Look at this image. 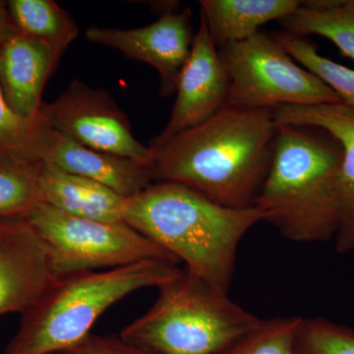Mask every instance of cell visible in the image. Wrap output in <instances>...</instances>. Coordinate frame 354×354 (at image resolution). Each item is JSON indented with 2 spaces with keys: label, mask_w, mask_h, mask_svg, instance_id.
<instances>
[{
  "label": "cell",
  "mask_w": 354,
  "mask_h": 354,
  "mask_svg": "<svg viewBox=\"0 0 354 354\" xmlns=\"http://www.w3.org/2000/svg\"><path fill=\"white\" fill-rule=\"evenodd\" d=\"M39 125L37 118H26L7 104L0 87V153L37 162L35 158Z\"/></svg>",
  "instance_id": "obj_23"
},
{
  "label": "cell",
  "mask_w": 354,
  "mask_h": 354,
  "mask_svg": "<svg viewBox=\"0 0 354 354\" xmlns=\"http://www.w3.org/2000/svg\"><path fill=\"white\" fill-rule=\"evenodd\" d=\"M218 53L230 79L225 108L254 111L342 104L332 88L298 64L274 36L258 32L225 44Z\"/></svg>",
  "instance_id": "obj_6"
},
{
  "label": "cell",
  "mask_w": 354,
  "mask_h": 354,
  "mask_svg": "<svg viewBox=\"0 0 354 354\" xmlns=\"http://www.w3.org/2000/svg\"><path fill=\"white\" fill-rule=\"evenodd\" d=\"M298 64L313 73L339 95L342 104L354 111V70L320 55L312 41L288 32L274 35Z\"/></svg>",
  "instance_id": "obj_20"
},
{
  "label": "cell",
  "mask_w": 354,
  "mask_h": 354,
  "mask_svg": "<svg viewBox=\"0 0 354 354\" xmlns=\"http://www.w3.org/2000/svg\"><path fill=\"white\" fill-rule=\"evenodd\" d=\"M55 277L46 246L26 218L0 220V316L24 314Z\"/></svg>",
  "instance_id": "obj_11"
},
{
  "label": "cell",
  "mask_w": 354,
  "mask_h": 354,
  "mask_svg": "<svg viewBox=\"0 0 354 354\" xmlns=\"http://www.w3.org/2000/svg\"><path fill=\"white\" fill-rule=\"evenodd\" d=\"M43 241L57 276L123 267L147 260L178 261L125 223L68 215L39 203L26 216Z\"/></svg>",
  "instance_id": "obj_7"
},
{
  "label": "cell",
  "mask_w": 354,
  "mask_h": 354,
  "mask_svg": "<svg viewBox=\"0 0 354 354\" xmlns=\"http://www.w3.org/2000/svg\"><path fill=\"white\" fill-rule=\"evenodd\" d=\"M302 321L299 317L263 320L220 354H295Z\"/></svg>",
  "instance_id": "obj_21"
},
{
  "label": "cell",
  "mask_w": 354,
  "mask_h": 354,
  "mask_svg": "<svg viewBox=\"0 0 354 354\" xmlns=\"http://www.w3.org/2000/svg\"><path fill=\"white\" fill-rule=\"evenodd\" d=\"M180 272L169 261L147 260L104 272L57 276L22 314L6 354H57L73 348L114 304L135 291L160 288Z\"/></svg>",
  "instance_id": "obj_4"
},
{
  "label": "cell",
  "mask_w": 354,
  "mask_h": 354,
  "mask_svg": "<svg viewBox=\"0 0 354 354\" xmlns=\"http://www.w3.org/2000/svg\"><path fill=\"white\" fill-rule=\"evenodd\" d=\"M295 354H354V330L325 319H304Z\"/></svg>",
  "instance_id": "obj_22"
},
{
  "label": "cell",
  "mask_w": 354,
  "mask_h": 354,
  "mask_svg": "<svg viewBox=\"0 0 354 354\" xmlns=\"http://www.w3.org/2000/svg\"><path fill=\"white\" fill-rule=\"evenodd\" d=\"M346 3H348V6L353 7L354 8V0H346Z\"/></svg>",
  "instance_id": "obj_26"
},
{
  "label": "cell",
  "mask_w": 354,
  "mask_h": 354,
  "mask_svg": "<svg viewBox=\"0 0 354 354\" xmlns=\"http://www.w3.org/2000/svg\"><path fill=\"white\" fill-rule=\"evenodd\" d=\"M286 32L295 36L316 35L329 39L354 62V8L346 0H313L285 18Z\"/></svg>",
  "instance_id": "obj_17"
},
{
  "label": "cell",
  "mask_w": 354,
  "mask_h": 354,
  "mask_svg": "<svg viewBox=\"0 0 354 354\" xmlns=\"http://www.w3.org/2000/svg\"><path fill=\"white\" fill-rule=\"evenodd\" d=\"M41 202L39 162L0 153V220L26 218Z\"/></svg>",
  "instance_id": "obj_19"
},
{
  "label": "cell",
  "mask_w": 354,
  "mask_h": 354,
  "mask_svg": "<svg viewBox=\"0 0 354 354\" xmlns=\"http://www.w3.org/2000/svg\"><path fill=\"white\" fill-rule=\"evenodd\" d=\"M39 115L81 145L152 167L150 147L135 138L127 116L102 88L73 81L55 102H43Z\"/></svg>",
  "instance_id": "obj_8"
},
{
  "label": "cell",
  "mask_w": 354,
  "mask_h": 354,
  "mask_svg": "<svg viewBox=\"0 0 354 354\" xmlns=\"http://www.w3.org/2000/svg\"><path fill=\"white\" fill-rule=\"evenodd\" d=\"M278 128L272 109H221L196 127L152 140L153 181L183 184L228 208H251L271 167Z\"/></svg>",
  "instance_id": "obj_1"
},
{
  "label": "cell",
  "mask_w": 354,
  "mask_h": 354,
  "mask_svg": "<svg viewBox=\"0 0 354 354\" xmlns=\"http://www.w3.org/2000/svg\"><path fill=\"white\" fill-rule=\"evenodd\" d=\"M230 79L218 48L201 16L192 50L176 87V100L158 140L171 138L211 120L227 104Z\"/></svg>",
  "instance_id": "obj_10"
},
{
  "label": "cell",
  "mask_w": 354,
  "mask_h": 354,
  "mask_svg": "<svg viewBox=\"0 0 354 354\" xmlns=\"http://www.w3.org/2000/svg\"><path fill=\"white\" fill-rule=\"evenodd\" d=\"M35 158L59 171L104 184L125 198L138 194L153 183L149 165L81 145L51 129L41 118Z\"/></svg>",
  "instance_id": "obj_12"
},
{
  "label": "cell",
  "mask_w": 354,
  "mask_h": 354,
  "mask_svg": "<svg viewBox=\"0 0 354 354\" xmlns=\"http://www.w3.org/2000/svg\"><path fill=\"white\" fill-rule=\"evenodd\" d=\"M201 16L216 48L257 34L261 26L283 20L301 6L297 0H202Z\"/></svg>",
  "instance_id": "obj_16"
},
{
  "label": "cell",
  "mask_w": 354,
  "mask_h": 354,
  "mask_svg": "<svg viewBox=\"0 0 354 354\" xmlns=\"http://www.w3.org/2000/svg\"><path fill=\"white\" fill-rule=\"evenodd\" d=\"M158 290L153 306L120 335L153 354H220L263 321L185 270Z\"/></svg>",
  "instance_id": "obj_5"
},
{
  "label": "cell",
  "mask_w": 354,
  "mask_h": 354,
  "mask_svg": "<svg viewBox=\"0 0 354 354\" xmlns=\"http://www.w3.org/2000/svg\"><path fill=\"white\" fill-rule=\"evenodd\" d=\"M342 162L341 144L322 128L279 125L271 167L254 206L288 241L334 239Z\"/></svg>",
  "instance_id": "obj_3"
},
{
  "label": "cell",
  "mask_w": 354,
  "mask_h": 354,
  "mask_svg": "<svg viewBox=\"0 0 354 354\" xmlns=\"http://www.w3.org/2000/svg\"><path fill=\"white\" fill-rule=\"evenodd\" d=\"M18 32L9 15L7 2L0 0V44Z\"/></svg>",
  "instance_id": "obj_25"
},
{
  "label": "cell",
  "mask_w": 354,
  "mask_h": 354,
  "mask_svg": "<svg viewBox=\"0 0 354 354\" xmlns=\"http://www.w3.org/2000/svg\"><path fill=\"white\" fill-rule=\"evenodd\" d=\"M9 15L21 34L38 39L62 57L78 36L79 28L66 10L51 0H10Z\"/></svg>",
  "instance_id": "obj_18"
},
{
  "label": "cell",
  "mask_w": 354,
  "mask_h": 354,
  "mask_svg": "<svg viewBox=\"0 0 354 354\" xmlns=\"http://www.w3.org/2000/svg\"><path fill=\"white\" fill-rule=\"evenodd\" d=\"M278 125L322 128L339 142L342 162L339 179L337 252L354 251V111L344 104L281 106L272 109Z\"/></svg>",
  "instance_id": "obj_13"
},
{
  "label": "cell",
  "mask_w": 354,
  "mask_h": 354,
  "mask_svg": "<svg viewBox=\"0 0 354 354\" xmlns=\"http://www.w3.org/2000/svg\"><path fill=\"white\" fill-rule=\"evenodd\" d=\"M57 354H153L121 339L120 335L91 333L73 348Z\"/></svg>",
  "instance_id": "obj_24"
},
{
  "label": "cell",
  "mask_w": 354,
  "mask_h": 354,
  "mask_svg": "<svg viewBox=\"0 0 354 354\" xmlns=\"http://www.w3.org/2000/svg\"><path fill=\"white\" fill-rule=\"evenodd\" d=\"M192 14L189 8L180 12L167 11L153 24L135 29L91 27L86 39L108 46L127 57L150 64L160 78V93L169 97L177 83L194 43Z\"/></svg>",
  "instance_id": "obj_9"
},
{
  "label": "cell",
  "mask_w": 354,
  "mask_h": 354,
  "mask_svg": "<svg viewBox=\"0 0 354 354\" xmlns=\"http://www.w3.org/2000/svg\"><path fill=\"white\" fill-rule=\"evenodd\" d=\"M41 201L68 215L124 223L127 198L104 184L67 174L39 162Z\"/></svg>",
  "instance_id": "obj_15"
},
{
  "label": "cell",
  "mask_w": 354,
  "mask_h": 354,
  "mask_svg": "<svg viewBox=\"0 0 354 354\" xmlns=\"http://www.w3.org/2000/svg\"><path fill=\"white\" fill-rule=\"evenodd\" d=\"M266 214L258 207L234 209L176 183L156 181L127 198L123 221L162 247L185 271L228 292L237 249Z\"/></svg>",
  "instance_id": "obj_2"
},
{
  "label": "cell",
  "mask_w": 354,
  "mask_h": 354,
  "mask_svg": "<svg viewBox=\"0 0 354 354\" xmlns=\"http://www.w3.org/2000/svg\"><path fill=\"white\" fill-rule=\"evenodd\" d=\"M59 58L46 44L20 32L0 44V87L16 113L37 118L44 85Z\"/></svg>",
  "instance_id": "obj_14"
}]
</instances>
